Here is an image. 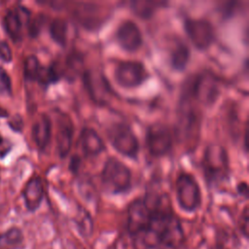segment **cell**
I'll return each instance as SVG.
<instances>
[{
    "mask_svg": "<svg viewBox=\"0 0 249 249\" xmlns=\"http://www.w3.org/2000/svg\"><path fill=\"white\" fill-rule=\"evenodd\" d=\"M151 215L142 232L133 239L144 249H180L185 243V233L180 220L173 213L165 196L147 195Z\"/></svg>",
    "mask_w": 249,
    "mask_h": 249,
    "instance_id": "6da1fadb",
    "label": "cell"
},
{
    "mask_svg": "<svg viewBox=\"0 0 249 249\" xmlns=\"http://www.w3.org/2000/svg\"><path fill=\"white\" fill-rule=\"evenodd\" d=\"M101 181L109 193L123 194L131 187V171L118 159L109 158L102 168Z\"/></svg>",
    "mask_w": 249,
    "mask_h": 249,
    "instance_id": "7a4b0ae2",
    "label": "cell"
},
{
    "mask_svg": "<svg viewBox=\"0 0 249 249\" xmlns=\"http://www.w3.org/2000/svg\"><path fill=\"white\" fill-rule=\"evenodd\" d=\"M202 168L206 179L210 182H217L227 177L229 160L227 151L218 144L207 146L202 159Z\"/></svg>",
    "mask_w": 249,
    "mask_h": 249,
    "instance_id": "3957f363",
    "label": "cell"
},
{
    "mask_svg": "<svg viewBox=\"0 0 249 249\" xmlns=\"http://www.w3.org/2000/svg\"><path fill=\"white\" fill-rule=\"evenodd\" d=\"M111 145L120 154L135 159L139 152V142L132 129L125 124H112L107 131Z\"/></svg>",
    "mask_w": 249,
    "mask_h": 249,
    "instance_id": "277c9868",
    "label": "cell"
},
{
    "mask_svg": "<svg viewBox=\"0 0 249 249\" xmlns=\"http://www.w3.org/2000/svg\"><path fill=\"white\" fill-rule=\"evenodd\" d=\"M176 197L179 206L187 212L196 211L201 203V195L196 180L189 173H180L176 180Z\"/></svg>",
    "mask_w": 249,
    "mask_h": 249,
    "instance_id": "5b68a950",
    "label": "cell"
},
{
    "mask_svg": "<svg viewBox=\"0 0 249 249\" xmlns=\"http://www.w3.org/2000/svg\"><path fill=\"white\" fill-rule=\"evenodd\" d=\"M186 86V91L184 93L186 98L194 97L205 104L213 103L219 94L218 81L210 73L194 77Z\"/></svg>",
    "mask_w": 249,
    "mask_h": 249,
    "instance_id": "8992f818",
    "label": "cell"
},
{
    "mask_svg": "<svg viewBox=\"0 0 249 249\" xmlns=\"http://www.w3.org/2000/svg\"><path fill=\"white\" fill-rule=\"evenodd\" d=\"M149 77V73L142 62L125 60L120 62L115 70L117 83L126 89L136 88L143 84Z\"/></svg>",
    "mask_w": 249,
    "mask_h": 249,
    "instance_id": "52a82bcc",
    "label": "cell"
},
{
    "mask_svg": "<svg viewBox=\"0 0 249 249\" xmlns=\"http://www.w3.org/2000/svg\"><path fill=\"white\" fill-rule=\"evenodd\" d=\"M184 28L193 45L198 50L209 48L214 41L213 26L204 18H188L184 21Z\"/></svg>",
    "mask_w": 249,
    "mask_h": 249,
    "instance_id": "ba28073f",
    "label": "cell"
},
{
    "mask_svg": "<svg viewBox=\"0 0 249 249\" xmlns=\"http://www.w3.org/2000/svg\"><path fill=\"white\" fill-rule=\"evenodd\" d=\"M145 139L148 152L153 157H162L172 147L171 130L165 124H151L147 128Z\"/></svg>",
    "mask_w": 249,
    "mask_h": 249,
    "instance_id": "9c48e42d",
    "label": "cell"
},
{
    "mask_svg": "<svg viewBox=\"0 0 249 249\" xmlns=\"http://www.w3.org/2000/svg\"><path fill=\"white\" fill-rule=\"evenodd\" d=\"M83 80L89 94L94 102L104 104L109 100L111 88L102 73L87 70L83 74Z\"/></svg>",
    "mask_w": 249,
    "mask_h": 249,
    "instance_id": "30bf717a",
    "label": "cell"
},
{
    "mask_svg": "<svg viewBox=\"0 0 249 249\" xmlns=\"http://www.w3.org/2000/svg\"><path fill=\"white\" fill-rule=\"evenodd\" d=\"M119 45L125 51L134 52L142 45V34L138 25L129 19L123 21L116 32Z\"/></svg>",
    "mask_w": 249,
    "mask_h": 249,
    "instance_id": "8fae6325",
    "label": "cell"
},
{
    "mask_svg": "<svg viewBox=\"0 0 249 249\" xmlns=\"http://www.w3.org/2000/svg\"><path fill=\"white\" fill-rule=\"evenodd\" d=\"M29 20V12L24 7H18L15 11H9L4 18V26L8 35L14 40L21 38L22 25Z\"/></svg>",
    "mask_w": 249,
    "mask_h": 249,
    "instance_id": "7c38bea8",
    "label": "cell"
},
{
    "mask_svg": "<svg viewBox=\"0 0 249 249\" xmlns=\"http://www.w3.org/2000/svg\"><path fill=\"white\" fill-rule=\"evenodd\" d=\"M79 144L86 156L94 157L105 150V144L98 133L90 127H85L82 129Z\"/></svg>",
    "mask_w": 249,
    "mask_h": 249,
    "instance_id": "4fadbf2b",
    "label": "cell"
},
{
    "mask_svg": "<svg viewBox=\"0 0 249 249\" xmlns=\"http://www.w3.org/2000/svg\"><path fill=\"white\" fill-rule=\"evenodd\" d=\"M23 199L29 211H35L41 205L44 197V186L39 177H32L23 189Z\"/></svg>",
    "mask_w": 249,
    "mask_h": 249,
    "instance_id": "5bb4252c",
    "label": "cell"
},
{
    "mask_svg": "<svg viewBox=\"0 0 249 249\" xmlns=\"http://www.w3.org/2000/svg\"><path fill=\"white\" fill-rule=\"evenodd\" d=\"M73 132L74 129L71 120L68 117L60 118L56 133V146L61 158H65L71 149Z\"/></svg>",
    "mask_w": 249,
    "mask_h": 249,
    "instance_id": "9a60e30c",
    "label": "cell"
},
{
    "mask_svg": "<svg viewBox=\"0 0 249 249\" xmlns=\"http://www.w3.org/2000/svg\"><path fill=\"white\" fill-rule=\"evenodd\" d=\"M31 134L34 143L40 150H44L48 146L52 135V123L47 115L43 114L35 121Z\"/></svg>",
    "mask_w": 249,
    "mask_h": 249,
    "instance_id": "2e32d148",
    "label": "cell"
},
{
    "mask_svg": "<svg viewBox=\"0 0 249 249\" xmlns=\"http://www.w3.org/2000/svg\"><path fill=\"white\" fill-rule=\"evenodd\" d=\"M189 58L190 50L188 46L181 41L176 43L170 53V61L172 67L176 70H183L189 61Z\"/></svg>",
    "mask_w": 249,
    "mask_h": 249,
    "instance_id": "e0dca14e",
    "label": "cell"
},
{
    "mask_svg": "<svg viewBox=\"0 0 249 249\" xmlns=\"http://www.w3.org/2000/svg\"><path fill=\"white\" fill-rule=\"evenodd\" d=\"M67 31L68 25L63 18H54L50 25V33L52 38L53 39V41L61 46H64L66 43Z\"/></svg>",
    "mask_w": 249,
    "mask_h": 249,
    "instance_id": "ac0fdd59",
    "label": "cell"
},
{
    "mask_svg": "<svg viewBox=\"0 0 249 249\" xmlns=\"http://www.w3.org/2000/svg\"><path fill=\"white\" fill-rule=\"evenodd\" d=\"M23 234L18 228H11L7 231L0 234V247L12 248L21 245Z\"/></svg>",
    "mask_w": 249,
    "mask_h": 249,
    "instance_id": "d6986e66",
    "label": "cell"
},
{
    "mask_svg": "<svg viewBox=\"0 0 249 249\" xmlns=\"http://www.w3.org/2000/svg\"><path fill=\"white\" fill-rule=\"evenodd\" d=\"M163 6V2L156 1H135L131 3V7L138 17L147 18L154 15L159 7Z\"/></svg>",
    "mask_w": 249,
    "mask_h": 249,
    "instance_id": "ffe728a7",
    "label": "cell"
},
{
    "mask_svg": "<svg viewBox=\"0 0 249 249\" xmlns=\"http://www.w3.org/2000/svg\"><path fill=\"white\" fill-rule=\"evenodd\" d=\"M60 78V73L54 64L50 66H40L37 79L42 85H50Z\"/></svg>",
    "mask_w": 249,
    "mask_h": 249,
    "instance_id": "44dd1931",
    "label": "cell"
},
{
    "mask_svg": "<svg viewBox=\"0 0 249 249\" xmlns=\"http://www.w3.org/2000/svg\"><path fill=\"white\" fill-rule=\"evenodd\" d=\"M40 63L35 55H28L24 60V76L27 80H36L40 69Z\"/></svg>",
    "mask_w": 249,
    "mask_h": 249,
    "instance_id": "7402d4cb",
    "label": "cell"
},
{
    "mask_svg": "<svg viewBox=\"0 0 249 249\" xmlns=\"http://www.w3.org/2000/svg\"><path fill=\"white\" fill-rule=\"evenodd\" d=\"M12 92V84L9 75L6 71L0 67V93L1 94H11Z\"/></svg>",
    "mask_w": 249,
    "mask_h": 249,
    "instance_id": "603a6c76",
    "label": "cell"
},
{
    "mask_svg": "<svg viewBox=\"0 0 249 249\" xmlns=\"http://www.w3.org/2000/svg\"><path fill=\"white\" fill-rule=\"evenodd\" d=\"M13 58L10 46L5 41H0V59L4 62H10Z\"/></svg>",
    "mask_w": 249,
    "mask_h": 249,
    "instance_id": "cb8c5ba5",
    "label": "cell"
},
{
    "mask_svg": "<svg viewBox=\"0 0 249 249\" xmlns=\"http://www.w3.org/2000/svg\"><path fill=\"white\" fill-rule=\"evenodd\" d=\"M240 229L245 238L248 236V208L245 206L243 212L241 214V222H240Z\"/></svg>",
    "mask_w": 249,
    "mask_h": 249,
    "instance_id": "d4e9b609",
    "label": "cell"
},
{
    "mask_svg": "<svg viewBox=\"0 0 249 249\" xmlns=\"http://www.w3.org/2000/svg\"><path fill=\"white\" fill-rule=\"evenodd\" d=\"M10 151V144L0 135V157H4Z\"/></svg>",
    "mask_w": 249,
    "mask_h": 249,
    "instance_id": "484cf974",
    "label": "cell"
},
{
    "mask_svg": "<svg viewBox=\"0 0 249 249\" xmlns=\"http://www.w3.org/2000/svg\"><path fill=\"white\" fill-rule=\"evenodd\" d=\"M237 192L240 196H244L245 198H247V196H248V187H247V183L246 182H240L238 183L237 187Z\"/></svg>",
    "mask_w": 249,
    "mask_h": 249,
    "instance_id": "4316f807",
    "label": "cell"
},
{
    "mask_svg": "<svg viewBox=\"0 0 249 249\" xmlns=\"http://www.w3.org/2000/svg\"><path fill=\"white\" fill-rule=\"evenodd\" d=\"M79 164H80V160H79V159H78V158H74V159L72 160L71 169H72L73 171H76V170L78 169V167H79Z\"/></svg>",
    "mask_w": 249,
    "mask_h": 249,
    "instance_id": "83f0119b",
    "label": "cell"
}]
</instances>
